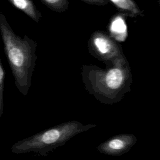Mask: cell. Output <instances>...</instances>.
Listing matches in <instances>:
<instances>
[{"instance_id": "6da1fadb", "label": "cell", "mask_w": 160, "mask_h": 160, "mask_svg": "<svg viewBox=\"0 0 160 160\" xmlns=\"http://www.w3.org/2000/svg\"><path fill=\"white\" fill-rule=\"evenodd\" d=\"M102 69L96 66H83L82 81L86 90L99 102L113 104L119 102L131 91L132 74L126 57L106 63Z\"/></svg>"}, {"instance_id": "7a4b0ae2", "label": "cell", "mask_w": 160, "mask_h": 160, "mask_svg": "<svg viewBox=\"0 0 160 160\" xmlns=\"http://www.w3.org/2000/svg\"><path fill=\"white\" fill-rule=\"evenodd\" d=\"M0 33L15 85L19 92L26 96L31 85L36 65L37 43L26 35L22 38L16 34L1 12Z\"/></svg>"}, {"instance_id": "3957f363", "label": "cell", "mask_w": 160, "mask_h": 160, "mask_svg": "<svg viewBox=\"0 0 160 160\" xmlns=\"http://www.w3.org/2000/svg\"><path fill=\"white\" fill-rule=\"evenodd\" d=\"M96 126L95 124H83L75 120L63 122L18 141L12 146L11 152L14 154L34 152L46 156L74 136Z\"/></svg>"}, {"instance_id": "277c9868", "label": "cell", "mask_w": 160, "mask_h": 160, "mask_svg": "<svg viewBox=\"0 0 160 160\" xmlns=\"http://www.w3.org/2000/svg\"><path fill=\"white\" fill-rule=\"evenodd\" d=\"M88 47L93 56L106 63L125 57L121 46L103 31H96L92 34Z\"/></svg>"}, {"instance_id": "5b68a950", "label": "cell", "mask_w": 160, "mask_h": 160, "mask_svg": "<svg viewBox=\"0 0 160 160\" xmlns=\"http://www.w3.org/2000/svg\"><path fill=\"white\" fill-rule=\"evenodd\" d=\"M137 138L132 134H120L115 135L101 143L97 148L98 151L109 156H121L135 145Z\"/></svg>"}, {"instance_id": "8992f818", "label": "cell", "mask_w": 160, "mask_h": 160, "mask_svg": "<svg viewBox=\"0 0 160 160\" xmlns=\"http://www.w3.org/2000/svg\"><path fill=\"white\" fill-rule=\"evenodd\" d=\"M124 17L119 13L112 17L109 22L110 37L118 42L124 41L128 36V27Z\"/></svg>"}, {"instance_id": "52a82bcc", "label": "cell", "mask_w": 160, "mask_h": 160, "mask_svg": "<svg viewBox=\"0 0 160 160\" xmlns=\"http://www.w3.org/2000/svg\"><path fill=\"white\" fill-rule=\"evenodd\" d=\"M16 8L22 11L36 22H39L42 15L32 0H7Z\"/></svg>"}, {"instance_id": "ba28073f", "label": "cell", "mask_w": 160, "mask_h": 160, "mask_svg": "<svg viewBox=\"0 0 160 160\" xmlns=\"http://www.w3.org/2000/svg\"><path fill=\"white\" fill-rule=\"evenodd\" d=\"M124 16L136 18L142 16V11L133 0H109Z\"/></svg>"}, {"instance_id": "9c48e42d", "label": "cell", "mask_w": 160, "mask_h": 160, "mask_svg": "<svg viewBox=\"0 0 160 160\" xmlns=\"http://www.w3.org/2000/svg\"><path fill=\"white\" fill-rule=\"evenodd\" d=\"M49 9L52 11L62 12L68 9V0H40Z\"/></svg>"}, {"instance_id": "30bf717a", "label": "cell", "mask_w": 160, "mask_h": 160, "mask_svg": "<svg viewBox=\"0 0 160 160\" xmlns=\"http://www.w3.org/2000/svg\"><path fill=\"white\" fill-rule=\"evenodd\" d=\"M5 72L0 58V118L4 111V84Z\"/></svg>"}, {"instance_id": "8fae6325", "label": "cell", "mask_w": 160, "mask_h": 160, "mask_svg": "<svg viewBox=\"0 0 160 160\" xmlns=\"http://www.w3.org/2000/svg\"><path fill=\"white\" fill-rule=\"evenodd\" d=\"M86 3L95 5H105L108 3V0H81Z\"/></svg>"}]
</instances>
